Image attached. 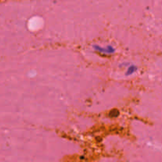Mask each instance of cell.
Instances as JSON below:
<instances>
[{
  "mask_svg": "<svg viewBox=\"0 0 162 162\" xmlns=\"http://www.w3.org/2000/svg\"><path fill=\"white\" fill-rule=\"evenodd\" d=\"M131 71H134V70H133V68H132V67H131L129 68V71H128V72H127V74H131Z\"/></svg>",
  "mask_w": 162,
  "mask_h": 162,
  "instance_id": "1",
  "label": "cell"
}]
</instances>
